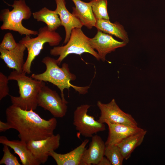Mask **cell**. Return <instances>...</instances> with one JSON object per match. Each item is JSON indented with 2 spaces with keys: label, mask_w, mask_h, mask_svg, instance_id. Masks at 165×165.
I'll list each match as a JSON object with an SVG mask.
<instances>
[{
  "label": "cell",
  "mask_w": 165,
  "mask_h": 165,
  "mask_svg": "<svg viewBox=\"0 0 165 165\" xmlns=\"http://www.w3.org/2000/svg\"><path fill=\"white\" fill-rule=\"evenodd\" d=\"M34 111L23 110L13 105L6 110L7 122L18 131L20 140L26 143L51 136L57 126L56 118L46 120Z\"/></svg>",
  "instance_id": "obj_1"
},
{
  "label": "cell",
  "mask_w": 165,
  "mask_h": 165,
  "mask_svg": "<svg viewBox=\"0 0 165 165\" xmlns=\"http://www.w3.org/2000/svg\"><path fill=\"white\" fill-rule=\"evenodd\" d=\"M42 62L46 66V71L41 74H33L31 77L38 80L49 82L56 86L60 90L63 99H65L63 94L64 90H69L70 87L80 94H84L88 92L89 86L79 87L71 83V81L75 80L76 77L70 72L67 63H63L61 67H60L56 60L49 56L44 57Z\"/></svg>",
  "instance_id": "obj_2"
},
{
  "label": "cell",
  "mask_w": 165,
  "mask_h": 165,
  "mask_svg": "<svg viewBox=\"0 0 165 165\" xmlns=\"http://www.w3.org/2000/svg\"><path fill=\"white\" fill-rule=\"evenodd\" d=\"M24 72H19L14 70L8 76L9 80L17 81L19 89L20 96L15 97L10 95V100L12 105L22 109L34 110L38 106L37 95L45 83L29 77Z\"/></svg>",
  "instance_id": "obj_3"
},
{
  "label": "cell",
  "mask_w": 165,
  "mask_h": 165,
  "mask_svg": "<svg viewBox=\"0 0 165 165\" xmlns=\"http://www.w3.org/2000/svg\"><path fill=\"white\" fill-rule=\"evenodd\" d=\"M10 6L13 8L2 9L0 20L2 22L0 27L2 30H9L18 32L21 35H37L38 31L28 29L23 26L22 21L30 18L32 13L24 0H15Z\"/></svg>",
  "instance_id": "obj_4"
},
{
  "label": "cell",
  "mask_w": 165,
  "mask_h": 165,
  "mask_svg": "<svg viewBox=\"0 0 165 165\" xmlns=\"http://www.w3.org/2000/svg\"><path fill=\"white\" fill-rule=\"evenodd\" d=\"M37 36L31 38L26 35L19 42L24 44L28 51V55L25 62L23 72L29 74L31 64L35 58L40 53L46 43H48L51 46H58L62 40L59 34L56 32L50 31L46 26L40 28L38 30Z\"/></svg>",
  "instance_id": "obj_5"
},
{
  "label": "cell",
  "mask_w": 165,
  "mask_h": 165,
  "mask_svg": "<svg viewBox=\"0 0 165 165\" xmlns=\"http://www.w3.org/2000/svg\"><path fill=\"white\" fill-rule=\"evenodd\" d=\"M89 40L90 38L84 34L81 28H75L72 30L68 42L64 46L54 47L50 50V54L53 56H59L56 60L59 65L67 56L71 54L80 55L88 53L99 61L98 54L91 46Z\"/></svg>",
  "instance_id": "obj_6"
},
{
  "label": "cell",
  "mask_w": 165,
  "mask_h": 165,
  "mask_svg": "<svg viewBox=\"0 0 165 165\" xmlns=\"http://www.w3.org/2000/svg\"><path fill=\"white\" fill-rule=\"evenodd\" d=\"M90 106L88 104L82 105L77 107L74 112L73 124L79 133L85 137L91 138L106 129L104 123L99 122L87 114Z\"/></svg>",
  "instance_id": "obj_7"
},
{
  "label": "cell",
  "mask_w": 165,
  "mask_h": 165,
  "mask_svg": "<svg viewBox=\"0 0 165 165\" xmlns=\"http://www.w3.org/2000/svg\"><path fill=\"white\" fill-rule=\"evenodd\" d=\"M38 106L48 111L55 118H62L67 111L68 101L61 97L57 92L45 85L37 96Z\"/></svg>",
  "instance_id": "obj_8"
},
{
  "label": "cell",
  "mask_w": 165,
  "mask_h": 165,
  "mask_svg": "<svg viewBox=\"0 0 165 165\" xmlns=\"http://www.w3.org/2000/svg\"><path fill=\"white\" fill-rule=\"evenodd\" d=\"M97 105L100 111V116L97 120L100 123L138 126L137 123L131 115L123 111L114 99L107 104L98 101Z\"/></svg>",
  "instance_id": "obj_9"
},
{
  "label": "cell",
  "mask_w": 165,
  "mask_h": 165,
  "mask_svg": "<svg viewBox=\"0 0 165 165\" xmlns=\"http://www.w3.org/2000/svg\"><path fill=\"white\" fill-rule=\"evenodd\" d=\"M60 139L59 134H53L44 139L30 141L27 145L35 159L41 164H44L48 160L49 152L59 147Z\"/></svg>",
  "instance_id": "obj_10"
},
{
  "label": "cell",
  "mask_w": 165,
  "mask_h": 165,
  "mask_svg": "<svg viewBox=\"0 0 165 165\" xmlns=\"http://www.w3.org/2000/svg\"><path fill=\"white\" fill-rule=\"evenodd\" d=\"M89 40L91 46L97 51L100 59L103 62L106 60V56L108 54L127 44L123 41L115 39L110 35L98 30L94 37L90 38Z\"/></svg>",
  "instance_id": "obj_11"
},
{
  "label": "cell",
  "mask_w": 165,
  "mask_h": 165,
  "mask_svg": "<svg viewBox=\"0 0 165 165\" xmlns=\"http://www.w3.org/2000/svg\"><path fill=\"white\" fill-rule=\"evenodd\" d=\"M55 2L57 7L55 11L59 16L61 26L65 29L63 43L66 44L70 38L72 29L76 28H81L83 25L79 20L67 9L65 0H55Z\"/></svg>",
  "instance_id": "obj_12"
},
{
  "label": "cell",
  "mask_w": 165,
  "mask_h": 165,
  "mask_svg": "<svg viewBox=\"0 0 165 165\" xmlns=\"http://www.w3.org/2000/svg\"><path fill=\"white\" fill-rule=\"evenodd\" d=\"M89 148L85 150L80 165H97L105 156V143L99 136L95 134L91 137Z\"/></svg>",
  "instance_id": "obj_13"
},
{
  "label": "cell",
  "mask_w": 165,
  "mask_h": 165,
  "mask_svg": "<svg viewBox=\"0 0 165 165\" xmlns=\"http://www.w3.org/2000/svg\"><path fill=\"white\" fill-rule=\"evenodd\" d=\"M108 127V135L106 145L117 144L127 137L144 130L138 126L119 123H106Z\"/></svg>",
  "instance_id": "obj_14"
},
{
  "label": "cell",
  "mask_w": 165,
  "mask_h": 165,
  "mask_svg": "<svg viewBox=\"0 0 165 165\" xmlns=\"http://www.w3.org/2000/svg\"><path fill=\"white\" fill-rule=\"evenodd\" d=\"M26 49L25 46L19 42L15 49L11 50L0 48V57L9 68L21 72H23L24 52Z\"/></svg>",
  "instance_id": "obj_15"
},
{
  "label": "cell",
  "mask_w": 165,
  "mask_h": 165,
  "mask_svg": "<svg viewBox=\"0 0 165 165\" xmlns=\"http://www.w3.org/2000/svg\"><path fill=\"white\" fill-rule=\"evenodd\" d=\"M0 143L7 145L19 157L23 165H39L41 164L35 158L28 148L27 143L20 140L10 141L5 136L0 137Z\"/></svg>",
  "instance_id": "obj_16"
},
{
  "label": "cell",
  "mask_w": 165,
  "mask_h": 165,
  "mask_svg": "<svg viewBox=\"0 0 165 165\" xmlns=\"http://www.w3.org/2000/svg\"><path fill=\"white\" fill-rule=\"evenodd\" d=\"M89 141L87 139L85 140L79 145L66 153L59 154L51 151L49 155L54 160L57 165H80L82 155Z\"/></svg>",
  "instance_id": "obj_17"
},
{
  "label": "cell",
  "mask_w": 165,
  "mask_h": 165,
  "mask_svg": "<svg viewBox=\"0 0 165 165\" xmlns=\"http://www.w3.org/2000/svg\"><path fill=\"white\" fill-rule=\"evenodd\" d=\"M75 7L72 8V14L81 22L83 26L89 29L95 26L96 20L93 14L91 4L81 0H71Z\"/></svg>",
  "instance_id": "obj_18"
},
{
  "label": "cell",
  "mask_w": 165,
  "mask_h": 165,
  "mask_svg": "<svg viewBox=\"0 0 165 165\" xmlns=\"http://www.w3.org/2000/svg\"><path fill=\"white\" fill-rule=\"evenodd\" d=\"M95 27L97 30L115 36L127 43L129 41L128 35L123 26L118 22H111L109 20H96Z\"/></svg>",
  "instance_id": "obj_19"
},
{
  "label": "cell",
  "mask_w": 165,
  "mask_h": 165,
  "mask_svg": "<svg viewBox=\"0 0 165 165\" xmlns=\"http://www.w3.org/2000/svg\"><path fill=\"white\" fill-rule=\"evenodd\" d=\"M146 133L147 131L144 130L127 137L116 144L124 160L130 158L134 150L142 143Z\"/></svg>",
  "instance_id": "obj_20"
},
{
  "label": "cell",
  "mask_w": 165,
  "mask_h": 165,
  "mask_svg": "<svg viewBox=\"0 0 165 165\" xmlns=\"http://www.w3.org/2000/svg\"><path fill=\"white\" fill-rule=\"evenodd\" d=\"M32 15L37 21L45 23L50 31H55L61 26L60 17L55 11L50 10L46 7L34 12Z\"/></svg>",
  "instance_id": "obj_21"
},
{
  "label": "cell",
  "mask_w": 165,
  "mask_h": 165,
  "mask_svg": "<svg viewBox=\"0 0 165 165\" xmlns=\"http://www.w3.org/2000/svg\"><path fill=\"white\" fill-rule=\"evenodd\" d=\"M90 2L96 20H109L107 11V0H90Z\"/></svg>",
  "instance_id": "obj_22"
},
{
  "label": "cell",
  "mask_w": 165,
  "mask_h": 165,
  "mask_svg": "<svg viewBox=\"0 0 165 165\" xmlns=\"http://www.w3.org/2000/svg\"><path fill=\"white\" fill-rule=\"evenodd\" d=\"M105 156L112 165L123 164L124 159L116 144L106 145Z\"/></svg>",
  "instance_id": "obj_23"
},
{
  "label": "cell",
  "mask_w": 165,
  "mask_h": 165,
  "mask_svg": "<svg viewBox=\"0 0 165 165\" xmlns=\"http://www.w3.org/2000/svg\"><path fill=\"white\" fill-rule=\"evenodd\" d=\"M9 146L3 145V156L0 161V164L6 165H21L18 161L17 158L12 154L9 148Z\"/></svg>",
  "instance_id": "obj_24"
},
{
  "label": "cell",
  "mask_w": 165,
  "mask_h": 165,
  "mask_svg": "<svg viewBox=\"0 0 165 165\" xmlns=\"http://www.w3.org/2000/svg\"><path fill=\"white\" fill-rule=\"evenodd\" d=\"M17 43L15 41L12 34L9 32L4 35L0 44V48L11 50L17 46Z\"/></svg>",
  "instance_id": "obj_25"
},
{
  "label": "cell",
  "mask_w": 165,
  "mask_h": 165,
  "mask_svg": "<svg viewBox=\"0 0 165 165\" xmlns=\"http://www.w3.org/2000/svg\"><path fill=\"white\" fill-rule=\"evenodd\" d=\"M8 77L2 72H0V100L9 95Z\"/></svg>",
  "instance_id": "obj_26"
},
{
  "label": "cell",
  "mask_w": 165,
  "mask_h": 165,
  "mask_svg": "<svg viewBox=\"0 0 165 165\" xmlns=\"http://www.w3.org/2000/svg\"><path fill=\"white\" fill-rule=\"evenodd\" d=\"M12 128L11 125L7 122L5 123L0 121V132H5L6 130Z\"/></svg>",
  "instance_id": "obj_27"
},
{
  "label": "cell",
  "mask_w": 165,
  "mask_h": 165,
  "mask_svg": "<svg viewBox=\"0 0 165 165\" xmlns=\"http://www.w3.org/2000/svg\"><path fill=\"white\" fill-rule=\"evenodd\" d=\"M110 161L106 157L104 156L98 163L97 165H111Z\"/></svg>",
  "instance_id": "obj_28"
}]
</instances>
